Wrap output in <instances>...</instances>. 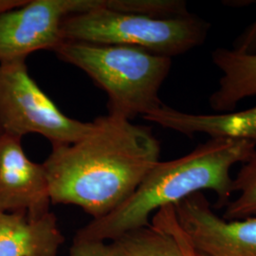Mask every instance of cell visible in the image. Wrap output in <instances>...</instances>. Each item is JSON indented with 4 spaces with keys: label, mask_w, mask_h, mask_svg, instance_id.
Segmentation results:
<instances>
[{
    "label": "cell",
    "mask_w": 256,
    "mask_h": 256,
    "mask_svg": "<svg viewBox=\"0 0 256 256\" xmlns=\"http://www.w3.org/2000/svg\"><path fill=\"white\" fill-rule=\"evenodd\" d=\"M151 128L106 115L74 144L52 146L43 165L52 204H72L93 220L108 216L136 191L160 162Z\"/></svg>",
    "instance_id": "obj_1"
},
{
    "label": "cell",
    "mask_w": 256,
    "mask_h": 256,
    "mask_svg": "<svg viewBox=\"0 0 256 256\" xmlns=\"http://www.w3.org/2000/svg\"><path fill=\"white\" fill-rule=\"evenodd\" d=\"M256 150V144L247 140L210 138L187 155L158 162L126 202L108 216L92 220L75 238L108 240L148 226L158 209L203 191L214 192L218 205L226 206L234 194L232 168L246 162Z\"/></svg>",
    "instance_id": "obj_2"
},
{
    "label": "cell",
    "mask_w": 256,
    "mask_h": 256,
    "mask_svg": "<svg viewBox=\"0 0 256 256\" xmlns=\"http://www.w3.org/2000/svg\"><path fill=\"white\" fill-rule=\"evenodd\" d=\"M55 54L90 76L106 93L108 115L131 120L160 108V90L172 59L137 46L64 41Z\"/></svg>",
    "instance_id": "obj_3"
},
{
    "label": "cell",
    "mask_w": 256,
    "mask_h": 256,
    "mask_svg": "<svg viewBox=\"0 0 256 256\" xmlns=\"http://www.w3.org/2000/svg\"><path fill=\"white\" fill-rule=\"evenodd\" d=\"M210 23L194 14L171 18L99 8L64 19V41L137 46L154 54L172 58L204 44Z\"/></svg>",
    "instance_id": "obj_4"
},
{
    "label": "cell",
    "mask_w": 256,
    "mask_h": 256,
    "mask_svg": "<svg viewBox=\"0 0 256 256\" xmlns=\"http://www.w3.org/2000/svg\"><path fill=\"white\" fill-rule=\"evenodd\" d=\"M27 59L0 63V129L16 137L39 134L52 146L74 144L92 122L72 119L57 108L30 77Z\"/></svg>",
    "instance_id": "obj_5"
},
{
    "label": "cell",
    "mask_w": 256,
    "mask_h": 256,
    "mask_svg": "<svg viewBox=\"0 0 256 256\" xmlns=\"http://www.w3.org/2000/svg\"><path fill=\"white\" fill-rule=\"evenodd\" d=\"M104 0H28L0 14V63L37 50H54L62 42L64 19L99 8Z\"/></svg>",
    "instance_id": "obj_6"
},
{
    "label": "cell",
    "mask_w": 256,
    "mask_h": 256,
    "mask_svg": "<svg viewBox=\"0 0 256 256\" xmlns=\"http://www.w3.org/2000/svg\"><path fill=\"white\" fill-rule=\"evenodd\" d=\"M176 220L203 256H256V216L228 220L218 216L203 192L174 205Z\"/></svg>",
    "instance_id": "obj_7"
},
{
    "label": "cell",
    "mask_w": 256,
    "mask_h": 256,
    "mask_svg": "<svg viewBox=\"0 0 256 256\" xmlns=\"http://www.w3.org/2000/svg\"><path fill=\"white\" fill-rule=\"evenodd\" d=\"M50 196L43 164L30 160L22 138L0 133V210L39 216L50 212Z\"/></svg>",
    "instance_id": "obj_8"
},
{
    "label": "cell",
    "mask_w": 256,
    "mask_h": 256,
    "mask_svg": "<svg viewBox=\"0 0 256 256\" xmlns=\"http://www.w3.org/2000/svg\"><path fill=\"white\" fill-rule=\"evenodd\" d=\"M144 119L183 135L204 134L210 138H230L256 144V106L241 111L192 114L164 104Z\"/></svg>",
    "instance_id": "obj_9"
},
{
    "label": "cell",
    "mask_w": 256,
    "mask_h": 256,
    "mask_svg": "<svg viewBox=\"0 0 256 256\" xmlns=\"http://www.w3.org/2000/svg\"><path fill=\"white\" fill-rule=\"evenodd\" d=\"M64 241L52 212L32 216L0 210V256H58Z\"/></svg>",
    "instance_id": "obj_10"
},
{
    "label": "cell",
    "mask_w": 256,
    "mask_h": 256,
    "mask_svg": "<svg viewBox=\"0 0 256 256\" xmlns=\"http://www.w3.org/2000/svg\"><path fill=\"white\" fill-rule=\"evenodd\" d=\"M70 256H182L173 238L151 223L108 240L74 238Z\"/></svg>",
    "instance_id": "obj_11"
},
{
    "label": "cell",
    "mask_w": 256,
    "mask_h": 256,
    "mask_svg": "<svg viewBox=\"0 0 256 256\" xmlns=\"http://www.w3.org/2000/svg\"><path fill=\"white\" fill-rule=\"evenodd\" d=\"M212 60L222 74L218 90L209 98L212 110L230 112L239 102L256 96V54L218 48L212 52Z\"/></svg>",
    "instance_id": "obj_12"
},
{
    "label": "cell",
    "mask_w": 256,
    "mask_h": 256,
    "mask_svg": "<svg viewBox=\"0 0 256 256\" xmlns=\"http://www.w3.org/2000/svg\"><path fill=\"white\" fill-rule=\"evenodd\" d=\"M232 191L236 198L225 207L223 218L243 220L256 216V150L232 180Z\"/></svg>",
    "instance_id": "obj_13"
},
{
    "label": "cell",
    "mask_w": 256,
    "mask_h": 256,
    "mask_svg": "<svg viewBox=\"0 0 256 256\" xmlns=\"http://www.w3.org/2000/svg\"><path fill=\"white\" fill-rule=\"evenodd\" d=\"M104 7L155 18H171L191 14L187 9V3L180 0H104Z\"/></svg>",
    "instance_id": "obj_14"
},
{
    "label": "cell",
    "mask_w": 256,
    "mask_h": 256,
    "mask_svg": "<svg viewBox=\"0 0 256 256\" xmlns=\"http://www.w3.org/2000/svg\"><path fill=\"white\" fill-rule=\"evenodd\" d=\"M150 223L173 238L182 256H203L192 245L190 238L180 227L176 216L174 205H167L158 209L151 218Z\"/></svg>",
    "instance_id": "obj_15"
},
{
    "label": "cell",
    "mask_w": 256,
    "mask_h": 256,
    "mask_svg": "<svg viewBox=\"0 0 256 256\" xmlns=\"http://www.w3.org/2000/svg\"><path fill=\"white\" fill-rule=\"evenodd\" d=\"M27 2L28 0H0V14L8 12L10 10L21 7Z\"/></svg>",
    "instance_id": "obj_16"
},
{
    "label": "cell",
    "mask_w": 256,
    "mask_h": 256,
    "mask_svg": "<svg viewBox=\"0 0 256 256\" xmlns=\"http://www.w3.org/2000/svg\"><path fill=\"white\" fill-rule=\"evenodd\" d=\"M1 132H2V131H1V129H0V133H1Z\"/></svg>",
    "instance_id": "obj_17"
}]
</instances>
